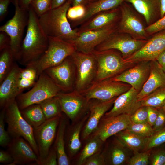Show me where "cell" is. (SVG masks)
<instances>
[{
	"instance_id": "6da1fadb",
	"label": "cell",
	"mask_w": 165,
	"mask_h": 165,
	"mask_svg": "<svg viewBox=\"0 0 165 165\" xmlns=\"http://www.w3.org/2000/svg\"><path fill=\"white\" fill-rule=\"evenodd\" d=\"M26 33L23 39L17 61L25 66L37 61L47 49L49 39L42 29L38 17L30 6Z\"/></svg>"
},
{
	"instance_id": "7a4b0ae2",
	"label": "cell",
	"mask_w": 165,
	"mask_h": 165,
	"mask_svg": "<svg viewBox=\"0 0 165 165\" xmlns=\"http://www.w3.org/2000/svg\"><path fill=\"white\" fill-rule=\"evenodd\" d=\"M71 5V0H67L61 6L51 9L38 17L39 24L48 37L68 42L78 35V30L72 29L67 17Z\"/></svg>"
},
{
	"instance_id": "3957f363",
	"label": "cell",
	"mask_w": 165,
	"mask_h": 165,
	"mask_svg": "<svg viewBox=\"0 0 165 165\" xmlns=\"http://www.w3.org/2000/svg\"><path fill=\"white\" fill-rule=\"evenodd\" d=\"M92 53L97 63L94 82L113 78L136 64L125 62L121 53L116 50H95Z\"/></svg>"
},
{
	"instance_id": "277c9868",
	"label": "cell",
	"mask_w": 165,
	"mask_h": 165,
	"mask_svg": "<svg viewBox=\"0 0 165 165\" xmlns=\"http://www.w3.org/2000/svg\"><path fill=\"white\" fill-rule=\"evenodd\" d=\"M61 92L51 79L43 72L33 87L28 91L20 94L16 101L21 110L30 105L38 104L46 99L56 96Z\"/></svg>"
},
{
	"instance_id": "5b68a950",
	"label": "cell",
	"mask_w": 165,
	"mask_h": 165,
	"mask_svg": "<svg viewBox=\"0 0 165 165\" xmlns=\"http://www.w3.org/2000/svg\"><path fill=\"white\" fill-rule=\"evenodd\" d=\"M5 121L7 124V131L11 138H23L30 144L38 157L33 127L22 116L16 100L5 108Z\"/></svg>"
},
{
	"instance_id": "8992f818",
	"label": "cell",
	"mask_w": 165,
	"mask_h": 165,
	"mask_svg": "<svg viewBox=\"0 0 165 165\" xmlns=\"http://www.w3.org/2000/svg\"><path fill=\"white\" fill-rule=\"evenodd\" d=\"M15 7L13 17L0 27V31L6 32L10 38V47L15 61H17L23 40L25 28L29 20L28 10L22 9L18 0H12Z\"/></svg>"
},
{
	"instance_id": "52a82bcc",
	"label": "cell",
	"mask_w": 165,
	"mask_h": 165,
	"mask_svg": "<svg viewBox=\"0 0 165 165\" xmlns=\"http://www.w3.org/2000/svg\"><path fill=\"white\" fill-rule=\"evenodd\" d=\"M70 57L75 69L74 90L81 93L94 82L97 71L96 61L92 53L75 51Z\"/></svg>"
},
{
	"instance_id": "ba28073f",
	"label": "cell",
	"mask_w": 165,
	"mask_h": 165,
	"mask_svg": "<svg viewBox=\"0 0 165 165\" xmlns=\"http://www.w3.org/2000/svg\"><path fill=\"white\" fill-rule=\"evenodd\" d=\"M48 47L41 57L33 63L39 75L46 69L58 65L76 51L71 43L61 39L48 37Z\"/></svg>"
},
{
	"instance_id": "9c48e42d",
	"label": "cell",
	"mask_w": 165,
	"mask_h": 165,
	"mask_svg": "<svg viewBox=\"0 0 165 165\" xmlns=\"http://www.w3.org/2000/svg\"><path fill=\"white\" fill-rule=\"evenodd\" d=\"M117 27L113 24L97 30L78 33L75 38L68 42L76 51L85 53H92L96 47L116 32Z\"/></svg>"
},
{
	"instance_id": "30bf717a",
	"label": "cell",
	"mask_w": 165,
	"mask_h": 165,
	"mask_svg": "<svg viewBox=\"0 0 165 165\" xmlns=\"http://www.w3.org/2000/svg\"><path fill=\"white\" fill-rule=\"evenodd\" d=\"M131 87L127 83L110 79L95 82L81 93L89 101L96 99L106 101L117 97Z\"/></svg>"
},
{
	"instance_id": "8fae6325",
	"label": "cell",
	"mask_w": 165,
	"mask_h": 165,
	"mask_svg": "<svg viewBox=\"0 0 165 165\" xmlns=\"http://www.w3.org/2000/svg\"><path fill=\"white\" fill-rule=\"evenodd\" d=\"M147 41L135 38L127 34L116 32L97 46L95 50L98 51L116 50L121 53L125 59L139 50Z\"/></svg>"
},
{
	"instance_id": "7c38bea8",
	"label": "cell",
	"mask_w": 165,
	"mask_h": 165,
	"mask_svg": "<svg viewBox=\"0 0 165 165\" xmlns=\"http://www.w3.org/2000/svg\"><path fill=\"white\" fill-rule=\"evenodd\" d=\"M60 101L63 112L73 123L80 119L89 110L90 101L80 92L75 90L60 92L57 96Z\"/></svg>"
},
{
	"instance_id": "4fadbf2b",
	"label": "cell",
	"mask_w": 165,
	"mask_h": 165,
	"mask_svg": "<svg viewBox=\"0 0 165 165\" xmlns=\"http://www.w3.org/2000/svg\"><path fill=\"white\" fill-rule=\"evenodd\" d=\"M63 92H68L74 89L75 69L70 56L61 63L49 68L44 71Z\"/></svg>"
},
{
	"instance_id": "5bb4252c",
	"label": "cell",
	"mask_w": 165,
	"mask_h": 165,
	"mask_svg": "<svg viewBox=\"0 0 165 165\" xmlns=\"http://www.w3.org/2000/svg\"><path fill=\"white\" fill-rule=\"evenodd\" d=\"M61 116L46 120L40 126L33 128L39 160L44 159L47 156L55 140Z\"/></svg>"
},
{
	"instance_id": "9a60e30c",
	"label": "cell",
	"mask_w": 165,
	"mask_h": 165,
	"mask_svg": "<svg viewBox=\"0 0 165 165\" xmlns=\"http://www.w3.org/2000/svg\"><path fill=\"white\" fill-rule=\"evenodd\" d=\"M165 50V30L157 32L147 40L139 50L124 59V61L127 63L136 64L142 61L156 60Z\"/></svg>"
},
{
	"instance_id": "2e32d148",
	"label": "cell",
	"mask_w": 165,
	"mask_h": 165,
	"mask_svg": "<svg viewBox=\"0 0 165 165\" xmlns=\"http://www.w3.org/2000/svg\"><path fill=\"white\" fill-rule=\"evenodd\" d=\"M124 2L119 6L121 16L117 27L118 32L129 35L137 39L145 40L147 34L145 28L138 17Z\"/></svg>"
},
{
	"instance_id": "e0dca14e",
	"label": "cell",
	"mask_w": 165,
	"mask_h": 165,
	"mask_svg": "<svg viewBox=\"0 0 165 165\" xmlns=\"http://www.w3.org/2000/svg\"><path fill=\"white\" fill-rule=\"evenodd\" d=\"M117 97L106 101L96 99L90 100L89 116L81 132V138L83 140L88 139L95 131L101 120L113 106Z\"/></svg>"
},
{
	"instance_id": "ac0fdd59",
	"label": "cell",
	"mask_w": 165,
	"mask_h": 165,
	"mask_svg": "<svg viewBox=\"0 0 165 165\" xmlns=\"http://www.w3.org/2000/svg\"><path fill=\"white\" fill-rule=\"evenodd\" d=\"M7 147L13 160L11 165H34L39 160L30 144L22 137L12 138Z\"/></svg>"
},
{
	"instance_id": "d6986e66",
	"label": "cell",
	"mask_w": 165,
	"mask_h": 165,
	"mask_svg": "<svg viewBox=\"0 0 165 165\" xmlns=\"http://www.w3.org/2000/svg\"><path fill=\"white\" fill-rule=\"evenodd\" d=\"M130 116L123 114L109 117L103 116L92 134L104 142L109 137L127 128L132 123Z\"/></svg>"
},
{
	"instance_id": "ffe728a7",
	"label": "cell",
	"mask_w": 165,
	"mask_h": 165,
	"mask_svg": "<svg viewBox=\"0 0 165 165\" xmlns=\"http://www.w3.org/2000/svg\"><path fill=\"white\" fill-rule=\"evenodd\" d=\"M150 70V61L141 62L111 79L127 83L139 92L149 77Z\"/></svg>"
},
{
	"instance_id": "44dd1931",
	"label": "cell",
	"mask_w": 165,
	"mask_h": 165,
	"mask_svg": "<svg viewBox=\"0 0 165 165\" xmlns=\"http://www.w3.org/2000/svg\"><path fill=\"white\" fill-rule=\"evenodd\" d=\"M138 93L131 87L127 91L116 98L112 108L104 116L109 117L123 114L131 115L141 107L140 101L138 100Z\"/></svg>"
},
{
	"instance_id": "7402d4cb",
	"label": "cell",
	"mask_w": 165,
	"mask_h": 165,
	"mask_svg": "<svg viewBox=\"0 0 165 165\" xmlns=\"http://www.w3.org/2000/svg\"><path fill=\"white\" fill-rule=\"evenodd\" d=\"M20 68L15 62L9 74L0 83V106L2 109L15 100L18 95L17 81Z\"/></svg>"
},
{
	"instance_id": "603a6c76",
	"label": "cell",
	"mask_w": 165,
	"mask_h": 165,
	"mask_svg": "<svg viewBox=\"0 0 165 165\" xmlns=\"http://www.w3.org/2000/svg\"><path fill=\"white\" fill-rule=\"evenodd\" d=\"M165 86V73L156 60L150 61L149 77L138 95V101L147 97L157 89Z\"/></svg>"
},
{
	"instance_id": "cb8c5ba5",
	"label": "cell",
	"mask_w": 165,
	"mask_h": 165,
	"mask_svg": "<svg viewBox=\"0 0 165 165\" xmlns=\"http://www.w3.org/2000/svg\"><path fill=\"white\" fill-rule=\"evenodd\" d=\"M89 114L84 116L78 121L73 123L66 131L65 149L67 154L72 157L79 151L81 146L80 133L88 117Z\"/></svg>"
},
{
	"instance_id": "d4e9b609",
	"label": "cell",
	"mask_w": 165,
	"mask_h": 165,
	"mask_svg": "<svg viewBox=\"0 0 165 165\" xmlns=\"http://www.w3.org/2000/svg\"><path fill=\"white\" fill-rule=\"evenodd\" d=\"M118 8L99 13L84 23L78 33L101 29L115 24L118 16Z\"/></svg>"
},
{
	"instance_id": "484cf974",
	"label": "cell",
	"mask_w": 165,
	"mask_h": 165,
	"mask_svg": "<svg viewBox=\"0 0 165 165\" xmlns=\"http://www.w3.org/2000/svg\"><path fill=\"white\" fill-rule=\"evenodd\" d=\"M131 4L135 10L142 15L149 25L155 22L160 16V0H125Z\"/></svg>"
},
{
	"instance_id": "4316f807",
	"label": "cell",
	"mask_w": 165,
	"mask_h": 165,
	"mask_svg": "<svg viewBox=\"0 0 165 165\" xmlns=\"http://www.w3.org/2000/svg\"><path fill=\"white\" fill-rule=\"evenodd\" d=\"M125 0H96L88 3L85 6L86 13L80 19L73 22L74 26L83 24L96 14L102 12L119 7Z\"/></svg>"
},
{
	"instance_id": "83f0119b",
	"label": "cell",
	"mask_w": 165,
	"mask_h": 165,
	"mask_svg": "<svg viewBox=\"0 0 165 165\" xmlns=\"http://www.w3.org/2000/svg\"><path fill=\"white\" fill-rule=\"evenodd\" d=\"M67 122L65 116L62 114L53 145L56 151L58 165H68L70 164L69 158L65 149V133Z\"/></svg>"
},
{
	"instance_id": "f1b7e54d",
	"label": "cell",
	"mask_w": 165,
	"mask_h": 165,
	"mask_svg": "<svg viewBox=\"0 0 165 165\" xmlns=\"http://www.w3.org/2000/svg\"><path fill=\"white\" fill-rule=\"evenodd\" d=\"M127 149L116 139L108 150L103 153L105 164L122 165L127 163L130 158Z\"/></svg>"
},
{
	"instance_id": "f546056e",
	"label": "cell",
	"mask_w": 165,
	"mask_h": 165,
	"mask_svg": "<svg viewBox=\"0 0 165 165\" xmlns=\"http://www.w3.org/2000/svg\"><path fill=\"white\" fill-rule=\"evenodd\" d=\"M115 135L116 139L125 147L135 153L144 150L148 138L127 130H122Z\"/></svg>"
},
{
	"instance_id": "4dcf8cb0",
	"label": "cell",
	"mask_w": 165,
	"mask_h": 165,
	"mask_svg": "<svg viewBox=\"0 0 165 165\" xmlns=\"http://www.w3.org/2000/svg\"><path fill=\"white\" fill-rule=\"evenodd\" d=\"M37 69L33 64L21 68L17 81V91L18 95L26 89L33 86L39 76Z\"/></svg>"
},
{
	"instance_id": "1f68e13d",
	"label": "cell",
	"mask_w": 165,
	"mask_h": 165,
	"mask_svg": "<svg viewBox=\"0 0 165 165\" xmlns=\"http://www.w3.org/2000/svg\"><path fill=\"white\" fill-rule=\"evenodd\" d=\"M20 111L24 118L33 128L40 126L46 120L39 104L30 105Z\"/></svg>"
},
{
	"instance_id": "d6a6232c",
	"label": "cell",
	"mask_w": 165,
	"mask_h": 165,
	"mask_svg": "<svg viewBox=\"0 0 165 165\" xmlns=\"http://www.w3.org/2000/svg\"><path fill=\"white\" fill-rule=\"evenodd\" d=\"M38 104L41 107L46 120L61 116L63 113L57 96L46 99Z\"/></svg>"
},
{
	"instance_id": "836d02e7",
	"label": "cell",
	"mask_w": 165,
	"mask_h": 165,
	"mask_svg": "<svg viewBox=\"0 0 165 165\" xmlns=\"http://www.w3.org/2000/svg\"><path fill=\"white\" fill-rule=\"evenodd\" d=\"M90 137L80 153L77 160L78 165H82L86 159L99 152L104 142L97 136L92 135Z\"/></svg>"
},
{
	"instance_id": "e575fe53",
	"label": "cell",
	"mask_w": 165,
	"mask_h": 165,
	"mask_svg": "<svg viewBox=\"0 0 165 165\" xmlns=\"http://www.w3.org/2000/svg\"><path fill=\"white\" fill-rule=\"evenodd\" d=\"M0 83L9 74L15 61L10 46L0 51Z\"/></svg>"
},
{
	"instance_id": "d590c367",
	"label": "cell",
	"mask_w": 165,
	"mask_h": 165,
	"mask_svg": "<svg viewBox=\"0 0 165 165\" xmlns=\"http://www.w3.org/2000/svg\"><path fill=\"white\" fill-rule=\"evenodd\" d=\"M140 101L141 106L161 108L165 104V86L157 89Z\"/></svg>"
},
{
	"instance_id": "8d00e7d4",
	"label": "cell",
	"mask_w": 165,
	"mask_h": 165,
	"mask_svg": "<svg viewBox=\"0 0 165 165\" xmlns=\"http://www.w3.org/2000/svg\"><path fill=\"white\" fill-rule=\"evenodd\" d=\"M165 143V127L161 130L156 131L148 138L143 150L144 151L150 150L151 149L158 147Z\"/></svg>"
},
{
	"instance_id": "74e56055",
	"label": "cell",
	"mask_w": 165,
	"mask_h": 165,
	"mask_svg": "<svg viewBox=\"0 0 165 165\" xmlns=\"http://www.w3.org/2000/svg\"><path fill=\"white\" fill-rule=\"evenodd\" d=\"M126 130L146 138L149 137L155 132L152 127L148 123H132Z\"/></svg>"
},
{
	"instance_id": "f35d334b",
	"label": "cell",
	"mask_w": 165,
	"mask_h": 165,
	"mask_svg": "<svg viewBox=\"0 0 165 165\" xmlns=\"http://www.w3.org/2000/svg\"><path fill=\"white\" fill-rule=\"evenodd\" d=\"M52 0H32L30 7L39 17L52 9Z\"/></svg>"
},
{
	"instance_id": "ab89813d",
	"label": "cell",
	"mask_w": 165,
	"mask_h": 165,
	"mask_svg": "<svg viewBox=\"0 0 165 165\" xmlns=\"http://www.w3.org/2000/svg\"><path fill=\"white\" fill-rule=\"evenodd\" d=\"M5 108L2 109L0 114V145L3 147H7L12 138L5 127Z\"/></svg>"
},
{
	"instance_id": "60d3db41",
	"label": "cell",
	"mask_w": 165,
	"mask_h": 165,
	"mask_svg": "<svg viewBox=\"0 0 165 165\" xmlns=\"http://www.w3.org/2000/svg\"><path fill=\"white\" fill-rule=\"evenodd\" d=\"M150 156L149 150L137 152L129 159L127 163L129 165H147L150 163Z\"/></svg>"
},
{
	"instance_id": "b9f144b4",
	"label": "cell",
	"mask_w": 165,
	"mask_h": 165,
	"mask_svg": "<svg viewBox=\"0 0 165 165\" xmlns=\"http://www.w3.org/2000/svg\"><path fill=\"white\" fill-rule=\"evenodd\" d=\"M86 13L85 6L77 5L70 7L67 13V17L68 19L75 21L82 18Z\"/></svg>"
},
{
	"instance_id": "7bdbcfd3",
	"label": "cell",
	"mask_w": 165,
	"mask_h": 165,
	"mask_svg": "<svg viewBox=\"0 0 165 165\" xmlns=\"http://www.w3.org/2000/svg\"><path fill=\"white\" fill-rule=\"evenodd\" d=\"M132 123H148L147 106H141L130 116Z\"/></svg>"
},
{
	"instance_id": "ee69618b",
	"label": "cell",
	"mask_w": 165,
	"mask_h": 165,
	"mask_svg": "<svg viewBox=\"0 0 165 165\" xmlns=\"http://www.w3.org/2000/svg\"><path fill=\"white\" fill-rule=\"evenodd\" d=\"M35 165H58L57 157L56 151L54 146H52L47 156L44 159L39 160Z\"/></svg>"
},
{
	"instance_id": "f6af8a7d",
	"label": "cell",
	"mask_w": 165,
	"mask_h": 165,
	"mask_svg": "<svg viewBox=\"0 0 165 165\" xmlns=\"http://www.w3.org/2000/svg\"><path fill=\"white\" fill-rule=\"evenodd\" d=\"M147 34H152L165 30V15L145 28Z\"/></svg>"
},
{
	"instance_id": "bcb514c9",
	"label": "cell",
	"mask_w": 165,
	"mask_h": 165,
	"mask_svg": "<svg viewBox=\"0 0 165 165\" xmlns=\"http://www.w3.org/2000/svg\"><path fill=\"white\" fill-rule=\"evenodd\" d=\"M150 163L152 165H163L165 162V149L160 148L153 153L150 156Z\"/></svg>"
},
{
	"instance_id": "7dc6e473",
	"label": "cell",
	"mask_w": 165,
	"mask_h": 165,
	"mask_svg": "<svg viewBox=\"0 0 165 165\" xmlns=\"http://www.w3.org/2000/svg\"><path fill=\"white\" fill-rule=\"evenodd\" d=\"M82 165H104L105 162L103 153L99 152L90 156L84 161Z\"/></svg>"
},
{
	"instance_id": "c3c4849f",
	"label": "cell",
	"mask_w": 165,
	"mask_h": 165,
	"mask_svg": "<svg viewBox=\"0 0 165 165\" xmlns=\"http://www.w3.org/2000/svg\"><path fill=\"white\" fill-rule=\"evenodd\" d=\"M159 113L152 127L155 132L165 127V112L161 108L158 109Z\"/></svg>"
},
{
	"instance_id": "681fc988",
	"label": "cell",
	"mask_w": 165,
	"mask_h": 165,
	"mask_svg": "<svg viewBox=\"0 0 165 165\" xmlns=\"http://www.w3.org/2000/svg\"><path fill=\"white\" fill-rule=\"evenodd\" d=\"M147 107L148 123L152 127L158 116L159 109L152 107Z\"/></svg>"
},
{
	"instance_id": "f907efd6",
	"label": "cell",
	"mask_w": 165,
	"mask_h": 165,
	"mask_svg": "<svg viewBox=\"0 0 165 165\" xmlns=\"http://www.w3.org/2000/svg\"><path fill=\"white\" fill-rule=\"evenodd\" d=\"M12 0H0V21L2 22L8 14L9 6Z\"/></svg>"
},
{
	"instance_id": "816d5d0a",
	"label": "cell",
	"mask_w": 165,
	"mask_h": 165,
	"mask_svg": "<svg viewBox=\"0 0 165 165\" xmlns=\"http://www.w3.org/2000/svg\"><path fill=\"white\" fill-rule=\"evenodd\" d=\"M10 38L6 32L0 31V51L10 46Z\"/></svg>"
},
{
	"instance_id": "f5cc1de1",
	"label": "cell",
	"mask_w": 165,
	"mask_h": 165,
	"mask_svg": "<svg viewBox=\"0 0 165 165\" xmlns=\"http://www.w3.org/2000/svg\"><path fill=\"white\" fill-rule=\"evenodd\" d=\"M13 161L12 157L7 151L0 150V163H1L11 165Z\"/></svg>"
},
{
	"instance_id": "db71d44e",
	"label": "cell",
	"mask_w": 165,
	"mask_h": 165,
	"mask_svg": "<svg viewBox=\"0 0 165 165\" xmlns=\"http://www.w3.org/2000/svg\"><path fill=\"white\" fill-rule=\"evenodd\" d=\"M32 0H18L20 6L22 9L29 10Z\"/></svg>"
},
{
	"instance_id": "11a10c76",
	"label": "cell",
	"mask_w": 165,
	"mask_h": 165,
	"mask_svg": "<svg viewBox=\"0 0 165 165\" xmlns=\"http://www.w3.org/2000/svg\"><path fill=\"white\" fill-rule=\"evenodd\" d=\"M89 0H71L72 6L77 5L85 6L88 2Z\"/></svg>"
},
{
	"instance_id": "9f6ffc18",
	"label": "cell",
	"mask_w": 165,
	"mask_h": 165,
	"mask_svg": "<svg viewBox=\"0 0 165 165\" xmlns=\"http://www.w3.org/2000/svg\"><path fill=\"white\" fill-rule=\"evenodd\" d=\"M67 0H52V9L58 7L64 3Z\"/></svg>"
},
{
	"instance_id": "6f0895ef",
	"label": "cell",
	"mask_w": 165,
	"mask_h": 165,
	"mask_svg": "<svg viewBox=\"0 0 165 165\" xmlns=\"http://www.w3.org/2000/svg\"><path fill=\"white\" fill-rule=\"evenodd\" d=\"M156 60L162 67L165 64V50L158 56Z\"/></svg>"
},
{
	"instance_id": "680465c9",
	"label": "cell",
	"mask_w": 165,
	"mask_h": 165,
	"mask_svg": "<svg viewBox=\"0 0 165 165\" xmlns=\"http://www.w3.org/2000/svg\"><path fill=\"white\" fill-rule=\"evenodd\" d=\"M160 17H162L165 15V0H160Z\"/></svg>"
},
{
	"instance_id": "91938a15",
	"label": "cell",
	"mask_w": 165,
	"mask_h": 165,
	"mask_svg": "<svg viewBox=\"0 0 165 165\" xmlns=\"http://www.w3.org/2000/svg\"><path fill=\"white\" fill-rule=\"evenodd\" d=\"M165 112V104L161 108Z\"/></svg>"
},
{
	"instance_id": "94428289",
	"label": "cell",
	"mask_w": 165,
	"mask_h": 165,
	"mask_svg": "<svg viewBox=\"0 0 165 165\" xmlns=\"http://www.w3.org/2000/svg\"><path fill=\"white\" fill-rule=\"evenodd\" d=\"M163 68V71L165 73V64L163 67H162Z\"/></svg>"
},
{
	"instance_id": "6125c7cd",
	"label": "cell",
	"mask_w": 165,
	"mask_h": 165,
	"mask_svg": "<svg viewBox=\"0 0 165 165\" xmlns=\"http://www.w3.org/2000/svg\"><path fill=\"white\" fill-rule=\"evenodd\" d=\"M95 0H89L88 3L91 2H93V1H95Z\"/></svg>"
},
{
	"instance_id": "be15d7a7",
	"label": "cell",
	"mask_w": 165,
	"mask_h": 165,
	"mask_svg": "<svg viewBox=\"0 0 165 165\" xmlns=\"http://www.w3.org/2000/svg\"><path fill=\"white\" fill-rule=\"evenodd\" d=\"M163 165H165V162L164 163V164Z\"/></svg>"
}]
</instances>
